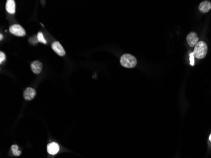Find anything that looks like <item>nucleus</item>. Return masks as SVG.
<instances>
[{"instance_id":"obj_1","label":"nucleus","mask_w":211,"mask_h":158,"mask_svg":"<svg viewBox=\"0 0 211 158\" xmlns=\"http://www.w3.org/2000/svg\"><path fill=\"white\" fill-rule=\"evenodd\" d=\"M207 51L208 47L207 44L204 41H200L195 46L193 54L195 58L198 59H202L206 56Z\"/></svg>"},{"instance_id":"obj_2","label":"nucleus","mask_w":211,"mask_h":158,"mask_svg":"<svg viewBox=\"0 0 211 158\" xmlns=\"http://www.w3.org/2000/svg\"><path fill=\"white\" fill-rule=\"evenodd\" d=\"M121 65L127 68H134L137 63L136 58L130 54H124L120 58Z\"/></svg>"},{"instance_id":"obj_3","label":"nucleus","mask_w":211,"mask_h":158,"mask_svg":"<svg viewBox=\"0 0 211 158\" xmlns=\"http://www.w3.org/2000/svg\"><path fill=\"white\" fill-rule=\"evenodd\" d=\"M10 32L16 36L22 37L25 36L26 32L25 29L19 24H14L10 27Z\"/></svg>"},{"instance_id":"obj_4","label":"nucleus","mask_w":211,"mask_h":158,"mask_svg":"<svg viewBox=\"0 0 211 158\" xmlns=\"http://www.w3.org/2000/svg\"><path fill=\"white\" fill-rule=\"evenodd\" d=\"M186 41L189 46L193 47H195L196 44L199 43V38L198 36V35L195 32H191L187 35Z\"/></svg>"},{"instance_id":"obj_5","label":"nucleus","mask_w":211,"mask_h":158,"mask_svg":"<svg viewBox=\"0 0 211 158\" xmlns=\"http://www.w3.org/2000/svg\"><path fill=\"white\" fill-rule=\"evenodd\" d=\"M51 47H52V49H53V51L59 56H63L65 55V51L63 49L61 44L59 42L55 41L54 43H52Z\"/></svg>"},{"instance_id":"obj_6","label":"nucleus","mask_w":211,"mask_h":158,"mask_svg":"<svg viewBox=\"0 0 211 158\" xmlns=\"http://www.w3.org/2000/svg\"><path fill=\"white\" fill-rule=\"evenodd\" d=\"M36 95V91L31 87H28L24 93V97L27 101H30L33 99Z\"/></svg>"},{"instance_id":"obj_7","label":"nucleus","mask_w":211,"mask_h":158,"mask_svg":"<svg viewBox=\"0 0 211 158\" xmlns=\"http://www.w3.org/2000/svg\"><path fill=\"white\" fill-rule=\"evenodd\" d=\"M30 68L33 73L35 74H39L43 70V65L39 61H34L32 63Z\"/></svg>"},{"instance_id":"obj_8","label":"nucleus","mask_w":211,"mask_h":158,"mask_svg":"<svg viewBox=\"0 0 211 158\" xmlns=\"http://www.w3.org/2000/svg\"><path fill=\"white\" fill-rule=\"evenodd\" d=\"M60 150L59 145L56 142H51L47 146V151L49 154L51 155H55Z\"/></svg>"},{"instance_id":"obj_9","label":"nucleus","mask_w":211,"mask_h":158,"mask_svg":"<svg viewBox=\"0 0 211 158\" xmlns=\"http://www.w3.org/2000/svg\"><path fill=\"white\" fill-rule=\"evenodd\" d=\"M199 9L202 13H207L211 9V2L209 1H204L199 5Z\"/></svg>"},{"instance_id":"obj_10","label":"nucleus","mask_w":211,"mask_h":158,"mask_svg":"<svg viewBox=\"0 0 211 158\" xmlns=\"http://www.w3.org/2000/svg\"><path fill=\"white\" fill-rule=\"evenodd\" d=\"M6 10L10 14L15 12V2L13 0H8L6 3Z\"/></svg>"},{"instance_id":"obj_11","label":"nucleus","mask_w":211,"mask_h":158,"mask_svg":"<svg viewBox=\"0 0 211 158\" xmlns=\"http://www.w3.org/2000/svg\"><path fill=\"white\" fill-rule=\"evenodd\" d=\"M11 150L12 151L13 154L15 156H19L21 154V152L19 151V147L17 145H12L11 147Z\"/></svg>"},{"instance_id":"obj_12","label":"nucleus","mask_w":211,"mask_h":158,"mask_svg":"<svg viewBox=\"0 0 211 158\" xmlns=\"http://www.w3.org/2000/svg\"><path fill=\"white\" fill-rule=\"evenodd\" d=\"M37 39H38V41L43 43V44H46L47 43V41L45 39L44 36H43V34L41 32H39L38 34V36H37Z\"/></svg>"},{"instance_id":"obj_13","label":"nucleus","mask_w":211,"mask_h":158,"mask_svg":"<svg viewBox=\"0 0 211 158\" xmlns=\"http://www.w3.org/2000/svg\"><path fill=\"white\" fill-rule=\"evenodd\" d=\"M5 58H6V56L4 52H0V63L2 64L5 60Z\"/></svg>"},{"instance_id":"obj_14","label":"nucleus","mask_w":211,"mask_h":158,"mask_svg":"<svg viewBox=\"0 0 211 158\" xmlns=\"http://www.w3.org/2000/svg\"><path fill=\"white\" fill-rule=\"evenodd\" d=\"M3 35H2V34H1V35H0V40H2V39H3Z\"/></svg>"},{"instance_id":"obj_15","label":"nucleus","mask_w":211,"mask_h":158,"mask_svg":"<svg viewBox=\"0 0 211 158\" xmlns=\"http://www.w3.org/2000/svg\"><path fill=\"white\" fill-rule=\"evenodd\" d=\"M209 140L211 141V134H210V135L209 136Z\"/></svg>"}]
</instances>
